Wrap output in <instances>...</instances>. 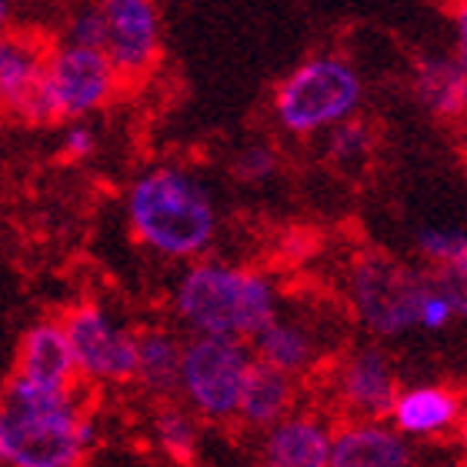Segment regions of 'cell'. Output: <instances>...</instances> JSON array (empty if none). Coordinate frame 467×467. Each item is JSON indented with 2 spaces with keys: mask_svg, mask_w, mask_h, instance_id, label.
<instances>
[{
  "mask_svg": "<svg viewBox=\"0 0 467 467\" xmlns=\"http://www.w3.org/2000/svg\"><path fill=\"white\" fill-rule=\"evenodd\" d=\"M98 438L84 388L40 390L17 378L0 388V467H84Z\"/></svg>",
  "mask_w": 467,
  "mask_h": 467,
  "instance_id": "obj_1",
  "label": "cell"
},
{
  "mask_svg": "<svg viewBox=\"0 0 467 467\" xmlns=\"http://www.w3.org/2000/svg\"><path fill=\"white\" fill-rule=\"evenodd\" d=\"M124 214L144 251L177 264L201 261L221 227L214 191L204 177L171 161L144 167L130 181Z\"/></svg>",
  "mask_w": 467,
  "mask_h": 467,
  "instance_id": "obj_2",
  "label": "cell"
},
{
  "mask_svg": "<svg viewBox=\"0 0 467 467\" xmlns=\"http://www.w3.org/2000/svg\"><path fill=\"white\" fill-rule=\"evenodd\" d=\"M171 311L191 337H221L251 348L254 337L281 314V297L267 274L201 257L174 281Z\"/></svg>",
  "mask_w": 467,
  "mask_h": 467,
  "instance_id": "obj_3",
  "label": "cell"
},
{
  "mask_svg": "<svg viewBox=\"0 0 467 467\" xmlns=\"http://www.w3.org/2000/svg\"><path fill=\"white\" fill-rule=\"evenodd\" d=\"M360 100L364 84L354 64L341 54H314L274 88L271 108L287 134L314 137L358 117Z\"/></svg>",
  "mask_w": 467,
  "mask_h": 467,
  "instance_id": "obj_4",
  "label": "cell"
},
{
  "mask_svg": "<svg viewBox=\"0 0 467 467\" xmlns=\"http://www.w3.org/2000/svg\"><path fill=\"white\" fill-rule=\"evenodd\" d=\"M120 78L104 57V50L78 47L67 40H50L40 88L34 94V104L27 110L30 127L50 124H74L98 114L120 94Z\"/></svg>",
  "mask_w": 467,
  "mask_h": 467,
  "instance_id": "obj_5",
  "label": "cell"
},
{
  "mask_svg": "<svg viewBox=\"0 0 467 467\" xmlns=\"http://www.w3.org/2000/svg\"><path fill=\"white\" fill-rule=\"evenodd\" d=\"M428 291L431 274L384 251H360L350 264V307L374 337H404L418 331V314Z\"/></svg>",
  "mask_w": 467,
  "mask_h": 467,
  "instance_id": "obj_6",
  "label": "cell"
},
{
  "mask_svg": "<svg viewBox=\"0 0 467 467\" xmlns=\"http://www.w3.org/2000/svg\"><path fill=\"white\" fill-rule=\"evenodd\" d=\"M254 368L247 344L221 337H184L177 398L197 420L231 424L237 420L244 380Z\"/></svg>",
  "mask_w": 467,
  "mask_h": 467,
  "instance_id": "obj_7",
  "label": "cell"
},
{
  "mask_svg": "<svg viewBox=\"0 0 467 467\" xmlns=\"http://www.w3.org/2000/svg\"><path fill=\"white\" fill-rule=\"evenodd\" d=\"M78 378L90 384H134L137 331L98 301L70 304L64 317Z\"/></svg>",
  "mask_w": 467,
  "mask_h": 467,
  "instance_id": "obj_8",
  "label": "cell"
},
{
  "mask_svg": "<svg viewBox=\"0 0 467 467\" xmlns=\"http://www.w3.org/2000/svg\"><path fill=\"white\" fill-rule=\"evenodd\" d=\"M104 10V57L117 70L120 84L144 80L161 60L164 27L161 10L150 0H108Z\"/></svg>",
  "mask_w": 467,
  "mask_h": 467,
  "instance_id": "obj_9",
  "label": "cell"
},
{
  "mask_svg": "<svg viewBox=\"0 0 467 467\" xmlns=\"http://www.w3.org/2000/svg\"><path fill=\"white\" fill-rule=\"evenodd\" d=\"M334 390L350 420H388L400 394L398 368L384 348L364 344L344 354V360L337 364Z\"/></svg>",
  "mask_w": 467,
  "mask_h": 467,
  "instance_id": "obj_10",
  "label": "cell"
},
{
  "mask_svg": "<svg viewBox=\"0 0 467 467\" xmlns=\"http://www.w3.org/2000/svg\"><path fill=\"white\" fill-rule=\"evenodd\" d=\"M10 378L34 384L40 390H74L80 388L78 364L70 354L67 334L60 317H40L27 324V331L20 334L17 360Z\"/></svg>",
  "mask_w": 467,
  "mask_h": 467,
  "instance_id": "obj_11",
  "label": "cell"
},
{
  "mask_svg": "<svg viewBox=\"0 0 467 467\" xmlns=\"http://www.w3.org/2000/svg\"><path fill=\"white\" fill-rule=\"evenodd\" d=\"M47 44L34 30H10L0 37V117L27 120V110L34 104V94L40 88Z\"/></svg>",
  "mask_w": 467,
  "mask_h": 467,
  "instance_id": "obj_12",
  "label": "cell"
},
{
  "mask_svg": "<svg viewBox=\"0 0 467 467\" xmlns=\"http://www.w3.org/2000/svg\"><path fill=\"white\" fill-rule=\"evenodd\" d=\"M334 424L317 410H294L264 431L261 467H327Z\"/></svg>",
  "mask_w": 467,
  "mask_h": 467,
  "instance_id": "obj_13",
  "label": "cell"
},
{
  "mask_svg": "<svg viewBox=\"0 0 467 467\" xmlns=\"http://www.w3.org/2000/svg\"><path fill=\"white\" fill-rule=\"evenodd\" d=\"M327 467H414V451L388 420L334 424Z\"/></svg>",
  "mask_w": 467,
  "mask_h": 467,
  "instance_id": "obj_14",
  "label": "cell"
},
{
  "mask_svg": "<svg viewBox=\"0 0 467 467\" xmlns=\"http://www.w3.org/2000/svg\"><path fill=\"white\" fill-rule=\"evenodd\" d=\"M461 408H464V398L448 384H414V388H400L388 420L404 441H428L458 431Z\"/></svg>",
  "mask_w": 467,
  "mask_h": 467,
  "instance_id": "obj_15",
  "label": "cell"
},
{
  "mask_svg": "<svg viewBox=\"0 0 467 467\" xmlns=\"http://www.w3.org/2000/svg\"><path fill=\"white\" fill-rule=\"evenodd\" d=\"M251 354L257 364L277 370V374H287L294 380L314 370V364L321 360V348H317V337L311 334V327L297 317H284V314H277L254 337Z\"/></svg>",
  "mask_w": 467,
  "mask_h": 467,
  "instance_id": "obj_16",
  "label": "cell"
},
{
  "mask_svg": "<svg viewBox=\"0 0 467 467\" xmlns=\"http://www.w3.org/2000/svg\"><path fill=\"white\" fill-rule=\"evenodd\" d=\"M181 354H184V337L174 327L154 324L137 331V368L134 384L147 390L157 400L177 398V378H181Z\"/></svg>",
  "mask_w": 467,
  "mask_h": 467,
  "instance_id": "obj_17",
  "label": "cell"
},
{
  "mask_svg": "<svg viewBox=\"0 0 467 467\" xmlns=\"http://www.w3.org/2000/svg\"><path fill=\"white\" fill-rule=\"evenodd\" d=\"M294 410H297V380L254 360L237 404V424L251 431H271Z\"/></svg>",
  "mask_w": 467,
  "mask_h": 467,
  "instance_id": "obj_18",
  "label": "cell"
},
{
  "mask_svg": "<svg viewBox=\"0 0 467 467\" xmlns=\"http://www.w3.org/2000/svg\"><path fill=\"white\" fill-rule=\"evenodd\" d=\"M414 94L441 120H467V74L454 57L424 54L414 64Z\"/></svg>",
  "mask_w": 467,
  "mask_h": 467,
  "instance_id": "obj_19",
  "label": "cell"
},
{
  "mask_svg": "<svg viewBox=\"0 0 467 467\" xmlns=\"http://www.w3.org/2000/svg\"><path fill=\"white\" fill-rule=\"evenodd\" d=\"M150 438L167 458L177 464H191L201 444V420L177 400H161V408L150 418Z\"/></svg>",
  "mask_w": 467,
  "mask_h": 467,
  "instance_id": "obj_20",
  "label": "cell"
},
{
  "mask_svg": "<svg viewBox=\"0 0 467 467\" xmlns=\"http://www.w3.org/2000/svg\"><path fill=\"white\" fill-rule=\"evenodd\" d=\"M324 154L334 167H344V171H358L370 161L374 154V130H370L368 120L360 117H350L344 124H337L334 130H327V144H324Z\"/></svg>",
  "mask_w": 467,
  "mask_h": 467,
  "instance_id": "obj_21",
  "label": "cell"
},
{
  "mask_svg": "<svg viewBox=\"0 0 467 467\" xmlns=\"http://www.w3.org/2000/svg\"><path fill=\"white\" fill-rule=\"evenodd\" d=\"M418 251L431 264V274L451 271L467 261V231L461 227H424L418 234Z\"/></svg>",
  "mask_w": 467,
  "mask_h": 467,
  "instance_id": "obj_22",
  "label": "cell"
},
{
  "mask_svg": "<svg viewBox=\"0 0 467 467\" xmlns=\"http://www.w3.org/2000/svg\"><path fill=\"white\" fill-rule=\"evenodd\" d=\"M281 167V157L271 144H244L231 161V174L241 184H264Z\"/></svg>",
  "mask_w": 467,
  "mask_h": 467,
  "instance_id": "obj_23",
  "label": "cell"
},
{
  "mask_svg": "<svg viewBox=\"0 0 467 467\" xmlns=\"http://www.w3.org/2000/svg\"><path fill=\"white\" fill-rule=\"evenodd\" d=\"M57 40H67V44H78V47L104 50V10H100V4L74 10L64 20V34Z\"/></svg>",
  "mask_w": 467,
  "mask_h": 467,
  "instance_id": "obj_24",
  "label": "cell"
},
{
  "mask_svg": "<svg viewBox=\"0 0 467 467\" xmlns=\"http://www.w3.org/2000/svg\"><path fill=\"white\" fill-rule=\"evenodd\" d=\"M451 321H458V314L451 307L448 294L441 291L438 284H434V277H431V291H428V297H424V304H420L418 327L428 334H438V331H444Z\"/></svg>",
  "mask_w": 467,
  "mask_h": 467,
  "instance_id": "obj_25",
  "label": "cell"
},
{
  "mask_svg": "<svg viewBox=\"0 0 467 467\" xmlns=\"http://www.w3.org/2000/svg\"><path fill=\"white\" fill-rule=\"evenodd\" d=\"M60 150L67 161H88V157L98 154V130L88 120H74V124L64 127V137H60Z\"/></svg>",
  "mask_w": 467,
  "mask_h": 467,
  "instance_id": "obj_26",
  "label": "cell"
},
{
  "mask_svg": "<svg viewBox=\"0 0 467 467\" xmlns=\"http://www.w3.org/2000/svg\"><path fill=\"white\" fill-rule=\"evenodd\" d=\"M431 277H434V284H438L441 291L448 294L454 314H458V317H467V261L458 264V267H451V271L431 274Z\"/></svg>",
  "mask_w": 467,
  "mask_h": 467,
  "instance_id": "obj_27",
  "label": "cell"
},
{
  "mask_svg": "<svg viewBox=\"0 0 467 467\" xmlns=\"http://www.w3.org/2000/svg\"><path fill=\"white\" fill-rule=\"evenodd\" d=\"M451 20H454V37H458V54H454V60H458V67L467 74V4H458L454 14H451Z\"/></svg>",
  "mask_w": 467,
  "mask_h": 467,
  "instance_id": "obj_28",
  "label": "cell"
},
{
  "mask_svg": "<svg viewBox=\"0 0 467 467\" xmlns=\"http://www.w3.org/2000/svg\"><path fill=\"white\" fill-rule=\"evenodd\" d=\"M14 30V7H10L7 0H0V37Z\"/></svg>",
  "mask_w": 467,
  "mask_h": 467,
  "instance_id": "obj_29",
  "label": "cell"
},
{
  "mask_svg": "<svg viewBox=\"0 0 467 467\" xmlns=\"http://www.w3.org/2000/svg\"><path fill=\"white\" fill-rule=\"evenodd\" d=\"M458 441L467 454V398H464V408H461V420H458Z\"/></svg>",
  "mask_w": 467,
  "mask_h": 467,
  "instance_id": "obj_30",
  "label": "cell"
}]
</instances>
